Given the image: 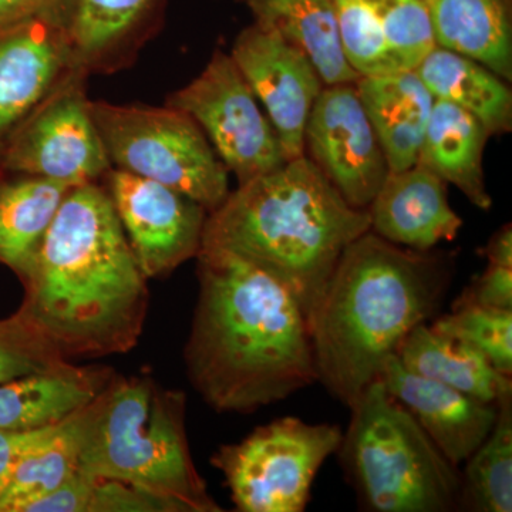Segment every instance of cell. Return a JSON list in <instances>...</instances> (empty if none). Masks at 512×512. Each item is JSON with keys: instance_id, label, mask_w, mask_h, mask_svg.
<instances>
[{"instance_id": "obj_1", "label": "cell", "mask_w": 512, "mask_h": 512, "mask_svg": "<svg viewBox=\"0 0 512 512\" xmlns=\"http://www.w3.org/2000/svg\"><path fill=\"white\" fill-rule=\"evenodd\" d=\"M184 349L188 379L218 413H252L319 382L308 316L284 282L228 249L201 247Z\"/></svg>"}, {"instance_id": "obj_2", "label": "cell", "mask_w": 512, "mask_h": 512, "mask_svg": "<svg viewBox=\"0 0 512 512\" xmlns=\"http://www.w3.org/2000/svg\"><path fill=\"white\" fill-rule=\"evenodd\" d=\"M19 312L64 359L127 353L150 293L104 185L67 192L29 271Z\"/></svg>"}, {"instance_id": "obj_3", "label": "cell", "mask_w": 512, "mask_h": 512, "mask_svg": "<svg viewBox=\"0 0 512 512\" xmlns=\"http://www.w3.org/2000/svg\"><path fill=\"white\" fill-rule=\"evenodd\" d=\"M450 266L373 231L343 251L309 313L319 382L348 409L379 379L387 357L440 308Z\"/></svg>"}, {"instance_id": "obj_4", "label": "cell", "mask_w": 512, "mask_h": 512, "mask_svg": "<svg viewBox=\"0 0 512 512\" xmlns=\"http://www.w3.org/2000/svg\"><path fill=\"white\" fill-rule=\"evenodd\" d=\"M367 231L369 212L350 207L301 156L229 192L207 215L201 247L261 266L288 286L309 318L343 251Z\"/></svg>"}, {"instance_id": "obj_5", "label": "cell", "mask_w": 512, "mask_h": 512, "mask_svg": "<svg viewBox=\"0 0 512 512\" xmlns=\"http://www.w3.org/2000/svg\"><path fill=\"white\" fill-rule=\"evenodd\" d=\"M185 413L180 390L114 376L80 412V473L160 495L181 512L222 511L192 461Z\"/></svg>"}, {"instance_id": "obj_6", "label": "cell", "mask_w": 512, "mask_h": 512, "mask_svg": "<svg viewBox=\"0 0 512 512\" xmlns=\"http://www.w3.org/2000/svg\"><path fill=\"white\" fill-rule=\"evenodd\" d=\"M336 453L360 507L372 512H448L460 503L461 473L382 380L350 407Z\"/></svg>"}, {"instance_id": "obj_7", "label": "cell", "mask_w": 512, "mask_h": 512, "mask_svg": "<svg viewBox=\"0 0 512 512\" xmlns=\"http://www.w3.org/2000/svg\"><path fill=\"white\" fill-rule=\"evenodd\" d=\"M90 111L111 167L167 185L208 214L227 200L229 171L183 110L90 100Z\"/></svg>"}, {"instance_id": "obj_8", "label": "cell", "mask_w": 512, "mask_h": 512, "mask_svg": "<svg viewBox=\"0 0 512 512\" xmlns=\"http://www.w3.org/2000/svg\"><path fill=\"white\" fill-rule=\"evenodd\" d=\"M342 436L333 424L284 417L222 446L211 463L224 474L238 511L302 512L320 467L338 451Z\"/></svg>"}, {"instance_id": "obj_9", "label": "cell", "mask_w": 512, "mask_h": 512, "mask_svg": "<svg viewBox=\"0 0 512 512\" xmlns=\"http://www.w3.org/2000/svg\"><path fill=\"white\" fill-rule=\"evenodd\" d=\"M86 74L70 73L19 124L0 150L6 175H33L77 187L99 183L111 164L84 92Z\"/></svg>"}, {"instance_id": "obj_10", "label": "cell", "mask_w": 512, "mask_h": 512, "mask_svg": "<svg viewBox=\"0 0 512 512\" xmlns=\"http://www.w3.org/2000/svg\"><path fill=\"white\" fill-rule=\"evenodd\" d=\"M204 131L238 184L286 163L279 138L231 55L217 50L200 76L168 97Z\"/></svg>"}, {"instance_id": "obj_11", "label": "cell", "mask_w": 512, "mask_h": 512, "mask_svg": "<svg viewBox=\"0 0 512 512\" xmlns=\"http://www.w3.org/2000/svg\"><path fill=\"white\" fill-rule=\"evenodd\" d=\"M103 180L147 279L164 278L198 255L208 215L198 202L119 168L111 167Z\"/></svg>"}, {"instance_id": "obj_12", "label": "cell", "mask_w": 512, "mask_h": 512, "mask_svg": "<svg viewBox=\"0 0 512 512\" xmlns=\"http://www.w3.org/2000/svg\"><path fill=\"white\" fill-rule=\"evenodd\" d=\"M305 148L357 210L369 208L390 173L355 83L323 87L306 124Z\"/></svg>"}, {"instance_id": "obj_13", "label": "cell", "mask_w": 512, "mask_h": 512, "mask_svg": "<svg viewBox=\"0 0 512 512\" xmlns=\"http://www.w3.org/2000/svg\"><path fill=\"white\" fill-rule=\"evenodd\" d=\"M229 55L264 106L286 160L305 156L306 124L323 89L311 60L256 22L239 33Z\"/></svg>"}, {"instance_id": "obj_14", "label": "cell", "mask_w": 512, "mask_h": 512, "mask_svg": "<svg viewBox=\"0 0 512 512\" xmlns=\"http://www.w3.org/2000/svg\"><path fill=\"white\" fill-rule=\"evenodd\" d=\"M73 72L66 18H33L0 29V150Z\"/></svg>"}, {"instance_id": "obj_15", "label": "cell", "mask_w": 512, "mask_h": 512, "mask_svg": "<svg viewBox=\"0 0 512 512\" xmlns=\"http://www.w3.org/2000/svg\"><path fill=\"white\" fill-rule=\"evenodd\" d=\"M379 380L454 466L466 463L497 421L500 403H484L447 384L416 375L397 355L387 357Z\"/></svg>"}, {"instance_id": "obj_16", "label": "cell", "mask_w": 512, "mask_h": 512, "mask_svg": "<svg viewBox=\"0 0 512 512\" xmlns=\"http://www.w3.org/2000/svg\"><path fill=\"white\" fill-rule=\"evenodd\" d=\"M367 212L370 231L419 252L453 241L463 227V220L448 204L446 183L419 163L389 173Z\"/></svg>"}, {"instance_id": "obj_17", "label": "cell", "mask_w": 512, "mask_h": 512, "mask_svg": "<svg viewBox=\"0 0 512 512\" xmlns=\"http://www.w3.org/2000/svg\"><path fill=\"white\" fill-rule=\"evenodd\" d=\"M116 373L73 362L0 384V430L32 431L56 426L97 399Z\"/></svg>"}, {"instance_id": "obj_18", "label": "cell", "mask_w": 512, "mask_h": 512, "mask_svg": "<svg viewBox=\"0 0 512 512\" xmlns=\"http://www.w3.org/2000/svg\"><path fill=\"white\" fill-rule=\"evenodd\" d=\"M355 86L390 173L416 165L436 100L416 70L360 76Z\"/></svg>"}, {"instance_id": "obj_19", "label": "cell", "mask_w": 512, "mask_h": 512, "mask_svg": "<svg viewBox=\"0 0 512 512\" xmlns=\"http://www.w3.org/2000/svg\"><path fill=\"white\" fill-rule=\"evenodd\" d=\"M491 134L473 114L448 101L434 100L417 163L453 184L480 210L493 205L484 175V150Z\"/></svg>"}, {"instance_id": "obj_20", "label": "cell", "mask_w": 512, "mask_h": 512, "mask_svg": "<svg viewBox=\"0 0 512 512\" xmlns=\"http://www.w3.org/2000/svg\"><path fill=\"white\" fill-rule=\"evenodd\" d=\"M397 357L410 372L447 384L481 402L498 404L512 396L511 376L498 372L480 350L427 326V322L404 338Z\"/></svg>"}, {"instance_id": "obj_21", "label": "cell", "mask_w": 512, "mask_h": 512, "mask_svg": "<svg viewBox=\"0 0 512 512\" xmlns=\"http://www.w3.org/2000/svg\"><path fill=\"white\" fill-rule=\"evenodd\" d=\"M255 22L275 30L301 50L325 86L356 83L359 74L349 63L340 39L332 0H244Z\"/></svg>"}, {"instance_id": "obj_22", "label": "cell", "mask_w": 512, "mask_h": 512, "mask_svg": "<svg viewBox=\"0 0 512 512\" xmlns=\"http://www.w3.org/2000/svg\"><path fill=\"white\" fill-rule=\"evenodd\" d=\"M437 46L512 80V0H430Z\"/></svg>"}, {"instance_id": "obj_23", "label": "cell", "mask_w": 512, "mask_h": 512, "mask_svg": "<svg viewBox=\"0 0 512 512\" xmlns=\"http://www.w3.org/2000/svg\"><path fill=\"white\" fill-rule=\"evenodd\" d=\"M434 99L456 104L483 123L491 136L512 127V93L484 64L437 46L416 69Z\"/></svg>"}, {"instance_id": "obj_24", "label": "cell", "mask_w": 512, "mask_h": 512, "mask_svg": "<svg viewBox=\"0 0 512 512\" xmlns=\"http://www.w3.org/2000/svg\"><path fill=\"white\" fill-rule=\"evenodd\" d=\"M72 188L33 175L0 181V264L12 269L20 281Z\"/></svg>"}, {"instance_id": "obj_25", "label": "cell", "mask_w": 512, "mask_h": 512, "mask_svg": "<svg viewBox=\"0 0 512 512\" xmlns=\"http://www.w3.org/2000/svg\"><path fill=\"white\" fill-rule=\"evenodd\" d=\"M156 0H74L67 19L77 72L106 70L127 52L147 22Z\"/></svg>"}, {"instance_id": "obj_26", "label": "cell", "mask_w": 512, "mask_h": 512, "mask_svg": "<svg viewBox=\"0 0 512 512\" xmlns=\"http://www.w3.org/2000/svg\"><path fill=\"white\" fill-rule=\"evenodd\" d=\"M458 508L512 511V396L498 404V417L484 443L466 460Z\"/></svg>"}, {"instance_id": "obj_27", "label": "cell", "mask_w": 512, "mask_h": 512, "mask_svg": "<svg viewBox=\"0 0 512 512\" xmlns=\"http://www.w3.org/2000/svg\"><path fill=\"white\" fill-rule=\"evenodd\" d=\"M82 410L64 420L49 440L22 458L0 491V512H26L30 504L55 491L79 470Z\"/></svg>"}, {"instance_id": "obj_28", "label": "cell", "mask_w": 512, "mask_h": 512, "mask_svg": "<svg viewBox=\"0 0 512 512\" xmlns=\"http://www.w3.org/2000/svg\"><path fill=\"white\" fill-rule=\"evenodd\" d=\"M431 326L480 350L498 372L512 375V309L485 308L458 298L453 311Z\"/></svg>"}, {"instance_id": "obj_29", "label": "cell", "mask_w": 512, "mask_h": 512, "mask_svg": "<svg viewBox=\"0 0 512 512\" xmlns=\"http://www.w3.org/2000/svg\"><path fill=\"white\" fill-rule=\"evenodd\" d=\"M340 39L349 63L359 76L402 72L384 42L376 0H332Z\"/></svg>"}, {"instance_id": "obj_30", "label": "cell", "mask_w": 512, "mask_h": 512, "mask_svg": "<svg viewBox=\"0 0 512 512\" xmlns=\"http://www.w3.org/2000/svg\"><path fill=\"white\" fill-rule=\"evenodd\" d=\"M387 52L399 70H416L437 47L430 0H376Z\"/></svg>"}, {"instance_id": "obj_31", "label": "cell", "mask_w": 512, "mask_h": 512, "mask_svg": "<svg viewBox=\"0 0 512 512\" xmlns=\"http://www.w3.org/2000/svg\"><path fill=\"white\" fill-rule=\"evenodd\" d=\"M67 362L19 311L0 319V384Z\"/></svg>"}, {"instance_id": "obj_32", "label": "cell", "mask_w": 512, "mask_h": 512, "mask_svg": "<svg viewBox=\"0 0 512 512\" xmlns=\"http://www.w3.org/2000/svg\"><path fill=\"white\" fill-rule=\"evenodd\" d=\"M181 512L177 505L134 485L94 478L89 512Z\"/></svg>"}, {"instance_id": "obj_33", "label": "cell", "mask_w": 512, "mask_h": 512, "mask_svg": "<svg viewBox=\"0 0 512 512\" xmlns=\"http://www.w3.org/2000/svg\"><path fill=\"white\" fill-rule=\"evenodd\" d=\"M460 298L493 309H512V266L491 264Z\"/></svg>"}, {"instance_id": "obj_34", "label": "cell", "mask_w": 512, "mask_h": 512, "mask_svg": "<svg viewBox=\"0 0 512 512\" xmlns=\"http://www.w3.org/2000/svg\"><path fill=\"white\" fill-rule=\"evenodd\" d=\"M94 478L79 470L52 493L30 504L26 512H89Z\"/></svg>"}, {"instance_id": "obj_35", "label": "cell", "mask_w": 512, "mask_h": 512, "mask_svg": "<svg viewBox=\"0 0 512 512\" xmlns=\"http://www.w3.org/2000/svg\"><path fill=\"white\" fill-rule=\"evenodd\" d=\"M60 424L32 431L0 430V491L22 458L49 440L59 430Z\"/></svg>"}, {"instance_id": "obj_36", "label": "cell", "mask_w": 512, "mask_h": 512, "mask_svg": "<svg viewBox=\"0 0 512 512\" xmlns=\"http://www.w3.org/2000/svg\"><path fill=\"white\" fill-rule=\"evenodd\" d=\"M74 0H0V29L33 18H66Z\"/></svg>"}, {"instance_id": "obj_37", "label": "cell", "mask_w": 512, "mask_h": 512, "mask_svg": "<svg viewBox=\"0 0 512 512\" xmlns=\"http://www.w3.org/2000/svg\"><path fill=\"white\" fill-rule=\"evenodd\" d=\"M491 264L512 266V231L511 225H505L497 232L484 249Z\"/></svg>"}, {"instance_id": "obj_38", "label": "cell", "mask_w": 512, "mask_h": 512, "mask_svg": "<svg viewBox=\"0 0 512 512\" xmlns=\"http://www.w3.org/2000/svg\"><path fill=\"white\" fill-rule=\"evenodd\" d=\"M3 178H6V174H5V173H3V171H2V170H0V181H2V180H3Z\"/></svg>"}]
</instances>
